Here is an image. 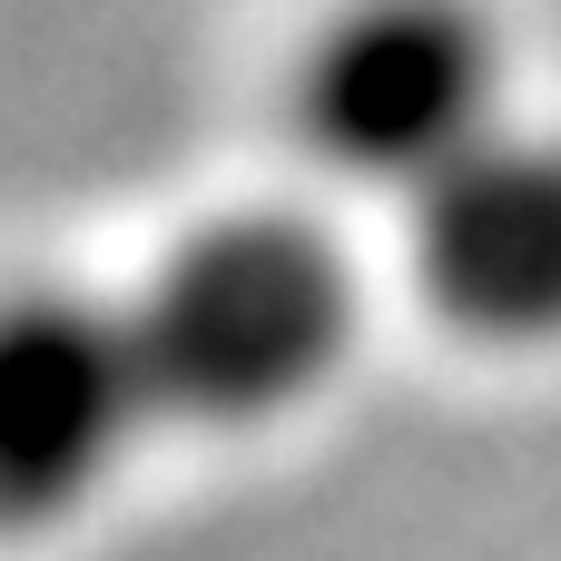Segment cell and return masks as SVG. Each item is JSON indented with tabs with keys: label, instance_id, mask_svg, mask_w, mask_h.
Instances as JSON below:
<instances>
[{
	"label": "cell",
	"instance_id": "6da1fadb",
	"mask_svg": "<svg viewBox=\"0 0 561 561\" xmlns=\"http://www.w3.org/2000/svg\"><path fill=\"white\" fill-rule=\"evenodd\" d=\"M128 325L158 385V424L276 434L345 385L365 335V266L316 207L237 197L148 256Z\"/></svg>",
	"mask_w": 561,
	"mask_h": 561
},
{
	"label": "cell",
	"instance_id": "277c9868",
	"mask_svg": "<svg viewBox=\"0 0 561 561\" xmlns=\"http://www.w3.org/2000/svg\"><path fill=\"white\" fill-rule=\"evenodd\" d=\"M404 286L473 355L561 345V128L503 118L404 197Z\"/></svg>",
	"mask_w": 561,
	"mask_h": 561
},
{
	"label": "cell",
	"instance_id": "3957f363",
	"mask_svg": "<svg viewBox=\"0 0 561 561\" xmlns=\"http://www.w3.org/2000/svg\"><path fill=\"white\" fill-rule=\"evenodd\" d=\"M158 434L128 296L79 276L0 286V542L69 533Z\"/></svg>",
	"mask_w": 561,
	"mask_h": 561
},
{
	"label": "cell",
	"instance_id": "7a4b0ae2",
	"mask_svg": "<svg viewBox=\"0 0 561 561\" xmlns=\"http://www.w3.org/2000/svg\"><path fill=\"white\" fill-rule=\"evenodd\" d=\"M513 118L493 0H325L286 59V128L325 178L414 197Z\"/></svg>",
	"mask_w": 561,
	"mask_h": 561
}]
</instances>
